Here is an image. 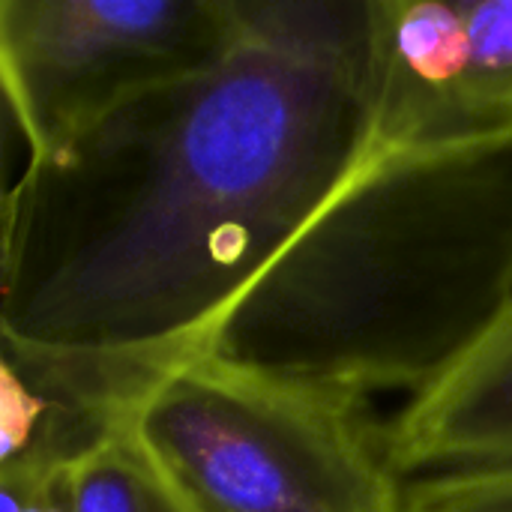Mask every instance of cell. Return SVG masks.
Masks as SVG:
<instances>
[{
  "label": "cell",
  "mask_w": 512,
  "mask_h": 512,
  "mask_svg": "<svg viewBox=\"0 0 512 512\" xmlns=\"http://www.w3.org/2000/svg\"><path fill=\"white\" fill-rule=\"evenodd\" d=\"M369 0H240L207 69L141 93L3 201V360L105 426L219 324L366 159Z\"/></svg>",
  "instance_id": "1"
},
{
  "label": "cell",
  "mask_w": 512,
  "mask_h": 512,
  "mask_svg": "<svg viewBox=\"0 0 512 512\" xmlns=\"http://www.w3.org/2000/svg\"><path fill=\"white\" fill-rule=\"evenodd\" d=\"M512 306V135L363 159L240 294L210 354L411 399Z\"/></svg>",
  "instance_id": "2"
},
{
  "label": "cell",
  "mask_w": 512,
  "mask_h": 512,
  "mask_svg": "<svg viewBox=\"0 0 512 512\" xmlns=\"http://www.w3.org/2000/svg\"><path fill=\"white\" fill-rule=\"evenodd\" d=\"M189 512H399L405 483L366 399L204 354L129 414Z\"/></svg>",
  "instance_id": "3"
},
{
  "label": "cell",
  "mask_w": 512,
  "mask_h": 512,
  "mask_svg": "<svg viewBox=\"0 0 512 512\" xmlns=\"http://www.w3.org/2000/svg\"><path fill=\"white\" fill-rule=\"evenodd\" d=\"M237 36L240 0H0V78L27 162L207 69Z\"/></svg>",
  "instance_id": "4"
},
{
  "label": "cell",
  "mask_w": 512,
  "mask_h": 512,
  "mask_svg": "<svg viewBox=\"0 0 512 512\" xmlns=\"http://www.w3.org/2000/svg\"><path fill=\"white\" fill-rule=\"evenodd\" d=\"M366 156L512 135V0H369Z\"/></svg>",
  "instance_id": "5"
},
{
  "label": "cell",
  "mask_w": 512,
  "mask_h": 512,
  "mask_svg": "<svg viewBox=\"0 0 512 512\" xmlns=\"http://www.w3.org/2000/svg\"><path fill=\"white\" fill-rule=\"evenodd\" d=\"M402 483L512 468V306L432 390L384 426Z\"/></svg>",
  "instance_id": "6"
},
{
  "label": "cell",
  "mask_w": 512,
  "mask_h": 512,
  "mask_svg": "<svg viewBox=\"0 0 512 512\" xmlns=\"http://www.w3.org/2000/svg\"><path fill=\"white\" fill-rule=\"evenodd\" d=\"M69 512H189L150 465L129 423L105 435L66 474Z\"/></svg>",
  "instance_id": "7"
},
{
  "label": "cell",
  "mask_w": 512,
  "mask_h": 512,
  "mask_svg": "<svg viewBox=\"0 0 512 512\" xmlns=\"http://www.w3.org/2000/svg\"><path fill=\"white\" fill-rule=\"evenodd\" d=\"M399 512H512V468L405 483Z\"/></svg>",
  "instance_id": "8"
}]
</instances>
